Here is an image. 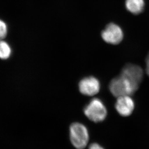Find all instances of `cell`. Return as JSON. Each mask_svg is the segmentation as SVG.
Returning a JSON list of instances; mask_svg holds the SVG:
<instances>
[{
	"label": "cell",
	"mask_w": 149,
	"mask_h": 149,
	"mask_svg": "<svg viewBox=\"0 0 149 149\" xmlns=\"http://www.w3.org/2000/svg\"><path fill=\"white\" fill-rule=\"evenodd\" d=\"M138 88L122 75L115 77L109 84V89L113 96L119 97L130 96L135 93Z\"/></svg>",
	"instance_id": "obj_1"
},
{
	"label": "cell",
	"mask_w": 149,
	"mask_h": 149,
	"mask_svg": "<svg viewBox=\"0 0 149 149\" xmlns=\"http://www.w3.org/2000/svg\"><path fill=\"white\" fill-rule=\"evenodd\" d=\"M70 141L77 149H84L87 146L89 141L87 129L83 124L75 122L70 128Z\"/></svg>",
	"instance_id": "obj_2"
},
{
	"label": "cell",
	"mask_w": 149,
	"mask_h": 149,
	"mask_svg": "<svg viewBox=\"0 0 149 149\" xmlns=\"http://www.w3.org/2000/svg\"><path fill=\"white\" fill-rule=\"evenodd\" d=\"M84 113L91 121L99 122L104 121L106 118L107 110L100 99L94 98L84 108Z\"/></svg>",
	"instance_id": "obj_3"
},
{
	"label": "cell",
	"mask_w": 149,
	"mask_h": 149,
	"mask_svg": "<svg viewBox=\"0 0 149 149\" xmlns=\"http://www.w3.org/2000/svg\"><path fill=\"white\" fill-rule=\"evenodd\" d=\"M101 37L106 42L116 45L122 41L124 34L122 29L118 25L111 23L102 31Z\"/></svg>",
	"instance_id": "obj_4"
},
{
	"label": "cell",
	"mask_w": 149,
	"mask_h": 149,
	"mask_svg": "<svg viewBox=\"0 0 149 149\" xmlns=\"http://www.w3.org/2000/svg\"><path fill=\"white\" fill-rule=\"evenodd\" d=\"M121 75L127 78L133 84L139 88L143 77V72L141 67L132 63H128L124 66Z\"/></svg>",
	"instance_id": "obj_5"
},
{
	"label": "cell",
	"mask_w": 149,
	"mask_h": 149,
	"mask_svg": "<svg viewBox=\"0 0 149 149\" xmlns=\"http://www.w3.org/2000/svg\"><path fill=\"white\" fill-rule=\"evenodd\" d=\"M79 88L82 94L85 96H93L100 91V83L96 77H88L81 80Z\"/></svg>",
	"instance_id": "obj_6"
},
{
	"label": "cell",
	"mask_w": 149,
	"mask_h": 149,
	"mask_svg": "<svg viewBox=\"0 0 149 149\" xmlns=\"http://www.w3.org/2000/svg\"><path fill=\"white\" fill-rule=\"evenodd\" d=\"M135 108L134 101L130 96L118 97L116 103L117 111L120 115L127 117L130 115Z\"/></svg>",
	"instance_id": "obj_7"
},
{
	"label": "cell",
	"mask_w": 149,
	"mask_h": 149,
	"mask_svg": "<svg viewBox=\"0 0 149 149\" xmlns=\"http://www.w3.org/2000/svg\"><path fill=\"white\" fill-rule=\"evenodd\" d=\"M144 0H126L125 6L127 9L133 14H139L144 8Z\"/></svg>",
	"instance_id": "obj_8"
},
{
	"label": "cell",
	"mask_w": 149,
	"mask_h": 149,
	"mask_svg": "<svg viewBox=\"0 0 149 149\" xmlns=\"http://www.w3.org/2000/svg\"><path fill=\"white\" fill-rule=\"evenodd\" d=\"M11 48L6 41L0 40V59L6 60L8 59L11 54Z\"/></svg>",
	"instance_id": "obj_9"
},
{
	"label": "cell",
	"mask_w": 149,
	"mask_h": 149,
	"mask_svg": "<svg viewBox=\"0 0 149 149\" xmlns=\"http://www.w3.org/2000/svg\"><path fill=\"white\" fill-rule=\"evenodd\" d=\"M7 25L4 21L0 20V40L6 37L7 34Z\"/></svg>",
	"instance_id": "obj_10"
},
{
	"label": "cell",
	"mask_w": 149,
	"mask_h": 149,
	"mask_svg": "<svg viewBox=\"0 0 149 149\" xmlns=\"http://www.w3.org/2000/svg\"><path fill=\"white\" fill-rule=\"evenodd\" d=\"M89 149H104L102 147L97 143H94L90 145Z\"/></svg>",
	"instance_id": "obj_11"
},
{
	"label": "cell",
	"mask_w": 149,
	"mask_h": 149,
	"mask_svg": "<svg viewBox=\"0 0 149 149\" xmlns=\"http://www.w3.org/2000/svg\"><path fill=\"white\" fill-rule=\"evenodd\" d=\"M146 72L147 73L149 76V53L148 56L147 57L146 61Z\"/></svg>",
	"instance_id": "obj_12"
}]
</instances>
